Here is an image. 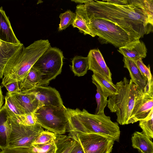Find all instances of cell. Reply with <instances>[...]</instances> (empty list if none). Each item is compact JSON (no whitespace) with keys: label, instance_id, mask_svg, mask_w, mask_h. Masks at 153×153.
Returning a JSON list of instances; mask_svg holds the SVG:
<instances>
[{"label":"cell","instance_id":"cell-9","mask_svg":"<svg viewBox=\"0 0 153 153\" xmlns=\"http://www.w3.org/2000/svg\"><path fill=\"white\" fill-rule=\"evenodd\" d=\"M68 136L79 143L85 153H110L114 141L104 135L96 133H84L69 131Z\"/></svg>","mask_w":153,"mask_h":153},{"label":"cell","instance_id":"cell-29","mask_svg":"<svg viewBox=\"0 0 153 153\" xmlns=\"http://www.w3.org/2000/svg\"><path fill=\"white\" fill-rule=\"evenodd\" d=\"M56 134L49 131H43L36 138L32 146L36 144H43L51 143L54 141Z\"/></svg>","mask_w":153,"mask_h":153},{"label":"cell","instance_id":"cell-25","mask_svg":"<svg viewBox=\"0 0 153 153\" xmlns=\"http://www.w3.org/2000/svg\"><path fill=\"white\" fill-rule=\"evenodd\" d=\"M142 132L150 139L153 138V109L144 119L139 121Z\"/></svg>","mask_w":153,"mask_h":153},{"label":"cell","instance_id":"cell-4","mask_svg":"<svg viewBox=\"0 0 153 153\" xmlns=\"http://www.w3.org/2000/svg\"><path fill=\"white\" fill-rule=\"evenodd\" d=\"M48 39L34 41L24 47L10 67L4 73L1 85L3 86L24 78L40 56L50 47Z\"/></svg>","mask_w":153,"mask_h":153},{"label":"cell","instance_id":"cell-15","mask_svg":"<svg viewBox=\"0 0 153 153\" xmlns=\"http://www.w3.org/2000/svg\"><path fill=\"white\" fill-rule=\"evenodd\" d=\"M0 40L13 44L21 43L15 35L9 18L2 7H0Z\"/></svg>","mask_w":153,"mask_h":153},{"label":"cell","instance_id":"cell-20","mask_svg":"<svg viewBox=\"0 0 153 153\" xmlns=\"http://www.w3.org/2000/svg\"><path fill=\"white\" fill-rule=\"evenodd\" d=\"M40 77L38 71L33 67L26 75L18 81L20 92L27 91L37 86H40Z\"/></svg>","mask_w":153,"mask_h":153},{"label":"cell","instance_id":"cell-32","mask_svg":"<svg viewBox=\"0 0 153 153\" xmlns=\"http://www.w3.org/2000/svg\"><path fill=\"white\" fill-rule=\"evenodd\" d=\"M135 62L140 71L142 74L147 78V80L153 79L149 65L148 66H146L141 59H140Z\"/></svg>","mask_w":153,"mask_h":153},{"label":"cell","instance_id":"cell-36","mask_svg":"<svg viewBox=\"0 0 153 153\" xmlns=\"http://www.w3.org/2000/svg\"><path fill=\"white\" fill-rule=\"evenodd\" d=\"M3 104V96L1 90V86L0 85V109L2 106Z\"/></svg>","mask_w":153,"mask_h":153},{"label":"cell","instance_id":"cell-24","mask_svg":"<svg viewBox=\"0 0 153 153\" xmlns=\"http://www.w3.org/2000/svg\"><path fill=\"white\" fill-rule=\"evenodd\" d=\"M5 104L10 117L19 124L25 126H33L38 123L34 113L16 115L10 110L6 104Z\"/></svg>","mask_w":153,"mask_h":153},{"label":"cell","instance_id":"cell-22","mask_svg":"<svg viewBox=\"0 0 153 153\" xmlns=\"http://www.w3.org/2000/svg\"><path fill=\"white\" fill-rule=\"evenodd\" d=\"M54 141L56 146L55 153H69L76 142L68 135L57 134Z\"/></svg>","mask_w":153,"mask_h":153},{"label":"cell","instance_id":"cell-21","mask_svg":"<svg viewBox=\"0 0 153 153\" xmlns=\"http://www.w3.org/2000/svg\"><path fill=\"white\" fill-rule=\"evenodd\" d=\"M92 83L98 86L106 97L114 95L116 91V87L113 82H109L101 75L93 73L92 76Z\"/></svg>","mask_w":153,"mask_h":153},{"label":"cell","instance_id":"cell-12","mask_svg":"<svg viewBox=\"0 0 153 153\" xmlns=\"http://www.w3.org/2000/svg\"><path fill=\"white\" fill-rule=\"evenodd\" d=\"M87 57L89 64L88 70L92 71L93 73L101 75L109 82H113L111 72L98 49L90 50Z\"/></svg>","mask_w":153,"mask_h":153},{"label":"cell","instance_id":"cell-23","mask_svg":"<svg viewBox=\"0 0 153 153\" xmlns=\"http://www.w3.org/2000/svg\"><path fill=\"white\" fill-rule=\"evenodd\" d=\"M72 63L70 67L75 76H81L87 73L89 68L87 57L76 56L72 59Z\"/></svg>","mask_w":153,"mask_h":153},{"label":"cell","instance_id":"cell-35","mask_svg":"<svg viewBox=\"0 0 153 153\" xmlns=\"http://www.w3.org/2000/svg\"><path fill=\"white\" fill-rule=\"evenodd\" d=\"M69 153H85V152L81 144L76 141L74 146Z\"/></svg>","mask_w":153,"mask_h":153},{"label":"cell","instance_id":"cell-8","mask_svg":"<svg viewBox=\"0 0 153 153\" xmlns=\"http://www.w3.org/2000/svg\"><path fill=\"white\" fill-rule=\"evenodd\" d=\"M10 119L8 148H30L36 138L44 131L38 123L33 126H25L19 124L11 117Z\"/></svg>","mask_w":153,"mask_h":153},{"label":"cell","instance_id":"cell-18","mask_svg":"<svg viewBox=\"0 0 153 153\" xmlns=\"http://www.w3.org/2000/svg\"><path fill=\"white\" fill-rule=\"evenodd\" d=\"M123 61L124 67L128 70L132 82L137 86L139 91H143L147 83V78L142 74L135 61L124 56Z\"/></svg>","mask_w":153,"mask_h":153},{"label":"cell","instance_id":"cell-26","mask_svg":"<svg viewBox=\"0 0 153 153\" xmlns=\"http://www.w3.org/2000/svg\"><path fill=\"white\" fill-rule=\"evenodd\" d=\"M97 92L95 98L97 103V107L95 114H104V109L107 104V97L104 95L99 87L96 85Z\"/></svg>","mask_w":153,"mask_h":153},{"label":"cell","instance_id":"cell-5","mask_svg":"<svg viewBox=\"0 0 153 153\" xmlns=\"http://www.w3.org/2000/svg\"><path fill=\"white\" fill-rule=\"evenodd\" d=\"M88 28L96 36L120 48L139 39L123 28L109 21L100 19H83Z\"/></svg>","mask_w":153,"mask_h":153},{"label":"cell","instance_id":"cell-34","mask_svg":"<svg viewBox=\"0 0 153 153\" xmlns=\"http://www.w3.org/2000/svg\"><path fill=\"white\" fill-rule=\"evenodd\" d=\"M9 93H19L18 81L12 82L4 86Z\"/></svg>","mask_w":153,"mask_h":153},{"label":"cell","instance_id":"cell-33","mask_svg":"<svg viewBox=\"0 0 153 153\" xmlns=\"http://www.w3.org/2000/svg\"><path fill=\"white\" fill-rule=\"evenodd\" d=\"M0 153H34L32 148H7L2 150Z\"/></svg>","mask_w":153,"mask_h":153},{"label":"cell","instance_id":"cell-27","mask_svg":"<svg viewBox=\"0 0 153 153\" xmlns=\"http://www.w3.org/2000/svg\"><path fill=\"white\" fill-rule=\"evenodd\" d=\"M76 13L68 10L63 13H61L59 16L60 19V24L59 25L58 30L61 31L65 29L72 25L76 16Z\"/></svg>","mask_w":153,"mask_h":153},{"label":"cell","instance_id":"cell-17","mask_svg":"<svg viewBox=\"0 0 153 153\" xmlns=\"http://www.w3.org/2000/svg\"><path fill=\"white\" fill-rule=\"evenodd\" d=\"M9 94L18 103L24 114L34 113L40 107L38 100L32 94Z\"/></svg>","mask_w":153,"mask_h":153},{"label":"cell","instance_id":"cell-31","mask_svg":"<svg viewBox=\"0 0 153 153\" xmlns=\"http://www.w3.org/2000/svg\"><path fill=\"white\" fill-rule=\"evenodd\" d=\"M34 153H55L56 146L54 141L43 144H36L31 147Z\"/></svg>","mask_w":153,"mask_h":153},{"label":"cell","instance_id":"cell-3","mask_svg":"<svg viewBox=\"0 0 153 153\" xmlns=\"http://www.w3.org/2000/svg\"><path fill=\"white\" fill-rule=\"evenodd\" d=\"M115 85L116 92L108 97V107L111 112L116 113L118 123L122 125L132 123V114L141 91L131 79L125 77Z\"/></svg>","mask_w":153,"mask_h":153},{"label":"cell","instance_id":"cell-37","mask_svg":"<svg viewBox=\"0 0 153 153\" xmlns=\"http://www.w3.org/2000/svg\"><path fill=\"white\" fill-rule=\"evenodd\" d=\"M71 1H74L76 3L82 4L86 3L89 1L90 0H73Z\"/></svg>","mask_w":153,"mask_h":153},{"label":"cell","instance_id":"cell-10","mask_svg":"<svg viewBox=\"0 0 153 153\" xmlns=\"http://www.w3.org/2000/svg\"><path fill=\"white\" fill-rule=\"evenodd\" d=\"M20 93L34 94L39 102L40 107L46 105L57 107L64 105L59 92L50 87L37 86L29 90Z\"/></svg>","mask_w":153,"mask_h":153},{"label":"cell","instance_id":"cell-7","mask_svg":"<svg viewBox=\"0 0 153 153\" xmlns=\"http://www.w3.org/2000/svg\"><path fill=\"white\" fill-rule=\"evenodd\" d=\"M63 56L62 51L55 47H49L32 66L38 72L40 86H45L61 72Z\"/></svg>","mask_w":153,"mask_h":153},{"label":"cell","instance_id":"cell-6","mask_svg":"<svg viewBox=\"0 0 153 153\" xmlns=\"http://www.w3.org/2000/svg\"><path fill=\"white\" fill-rule=\"evenodd\" d=\"M38 123L42 127L57 134L68 131L69 120L66 108L53 106H43L34 113Z\"/></svg>","mask_w":153,"mask_h":153},{"label":"cell","instance_id":"cell-19","mask_svg":"<svg viewBox=\"0 0 153 153\" xmlns=\"http://www.w3.org/2000/svg\"><path fill=\"white\" fill-rule=\"evenodd\" d=\"M132 146L141 153H153V143L142 132H134L131 137Z\"/></svg>","mask_w":153,"mask_h":153},{"label":"cell","instance_id":"cell-14","mask_svg":"<svg viewBox=\"0 0 153 153\" xmlns=\"http://www.w3.org/2000/svg\"><path fill=\"white\" fill-rule=\"evenodd\" d=\"M143 92L138 99L137 111L134 117V123L145 119L153 109V90L145 88Z\"/></svg>","mask_w":153,"mask_h":153},{"label":"cell","instance_id":"cell-30","mask_svg":"<svg viewBox=\"0 0 153 153\" xmlns=\"http://www.w3.org/2000/svg\"><path fill=\"white\" fill-rule=\"evenodd\" d=\"M5 100V103L14 114L16 115L25 114L13 97L8 92L6 94Z\"/></svg>","mask_w":153,"mask_h":153},{"label":"cell","instance_id":"cell-13","mask_svg":"<svg viewBox=\"0 0 153 153\" xmlns=\"http://www.w3.org/2000/svg\"><path fill=\"white\" fill-rule=\"evenodd\" d=\"M147 49L144 43L137 39L123 47L119 48L118 51L124 57L136 61L146 57Z\"/></svg>","mask_w":153,"mask_h":153},{"label":"cell","instance_id":"cell-2","mask_svg":"<svg viewBox=\"0 0 153 153\" xmlns=\"http://www.w3.org/2000/svg\"><path fill=\"white\" fill-rule=\"evenodd\" d=\"M66 114L69 122L68 132L96 133L119 141L120 132L118 123L112 121L104 113L93 114L85 109L81 110L66 108Z\"/></svg>","mask_w":153,"mask_h":153},{"label":"cell","instance_id":"cell-16","mask_svg":"<svg viewBox=\"0 0 153 153\" xmlns=\"http://www.w3.org/2000/svg\"><path fill=\"white\" fill-rule=\"evenodd\" d=\"M10 127V115L5 104L0 109V149L8 148Z\"/></svg>","mask_w":153,"mask_h":153},{"label":"cell","instance_id":"cell-1","mask_svg":"<svg viewBox=\"0 0 153 153\" xmlns=\"http://www.w3.org/2000/svg\"><path fill=\"white\" fill-rule=\"evenodd\" d=\"M153 0H128L121 5L90 0L77 5L76 12L83 19L109 21L140 39L153 31Z\"/></svg>","mask_w":153,"mask_h":153},{"label":"cell","instance_id":"cell-11","mask_svg":"<svg viewBox=\"0 0 153 153\" xmlns=\"http://www.w3.org/2000/svg\"><path fill=\"white\" fill-rule=\"evenodd\" d=\"M24 47L22 43L13 44L0 40V79L19 56Z\"/></svg>","mask_w":153,"mask_h":153},{"label":"cell","instance_id":"cell-28","mask_svg":"<svg viewBox=\"0 0 153 153\" xmlns=\"http://www.w3.org/2000/svg\"><path fill=\"white\" fill-rule=\"evenodd\" d=\"M76 16L72 24L74 27H77L79 31L85 35L88 34L92 37L95 36L88 28L85 20L82 17L77 13H75Z\"/></svg>","mask_w":153,"mask_h":153}]
</instances>
